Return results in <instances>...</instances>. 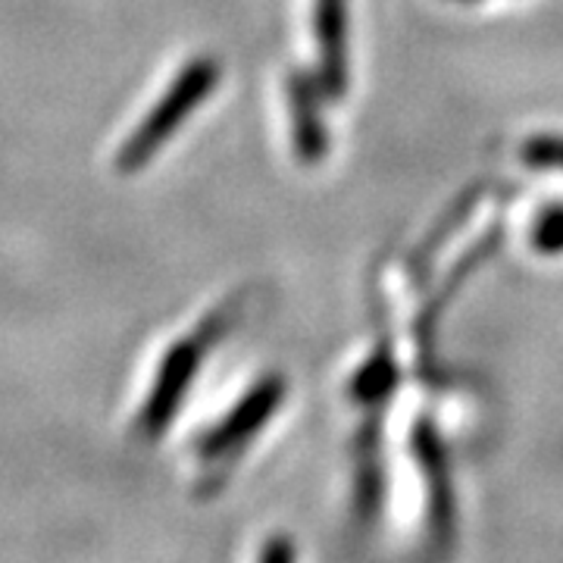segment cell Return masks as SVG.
<instances>
[{
  "label": "cell",
  "instance_id": "cell-1",
  "mask_svg": "<svg viewBox=\"0 0 563 563\" xmlns=\"http://www.w3.org/2000/svg\"><path fill=\"white\" fill-rule=\"evenodd\" d=\"M244 301L242 298H229V301L217 307L210 317H203L201 325L188 335V339H179L166 351V357L157 366V379L147 391V401L141 407L139 413V432L147 435V439H157L166 432L169 420L176 417V410L181 407V398L185 391L191 388L198 369H201L203 357L210 347L217 344L235 329V322L242 317Z\"/></svg>",
  "mask_w": 563,
  "mask_h": 563
},
{
  "label": "cell",
  "instance_id": "cell-2",
  "mask_svg": "<svg viewBox=\"0 0 563 563\" xmlns=\"http://www.w3.org/2000/svg\"><path fill=\"white\" fill-rule=\"evenodd\" d=\"M222 79V66L217 57H195L179 69V76L166 88L161 101L147 110V117L139 122V129L122 141L117 154L120 173H139L161 154V147L181 129L210 91H217Z\"/></svg>",
  "mask_w": 563,
  "mask_h": 563
},
{
  "label": "cell",
  "instance_id": "cell-3",
  "mask_svg": "<svg viewBox=\"0 0 563 563\" xmlns=\"http://www.w3.org/2000/svg\"><path fill=\"white\" fill-rule=\"evenodd\" d=\"M282 398H285V379L279 373L263 376L261 383L251 385V391L242 401L198 439V457L201 461H222V457L239 454V448L251 442L269 422V417L279 410Z\"/></svg>",
  "mask_w": 563,
  "mask_h": 563
},
{
  "label": "cell",
  "instance_id": "cell-4",
  "mask_svg": "<svg viewBox=\"0 0 563 563\" xmlns=\"http://www.w3.org/2000/svg\"><path fill=\"white\" fill-rule=\"evenodd\" d=\"M288 91V110H291V135H295V151L298 161L307 166H317L329 154V132L322 122V85L317 76H310L307 69H295L285 79Z\"/></svg>",
  "mask_w": 563,
  "mask_h": 563
},
{
  "label": "cell",
  "instance_id": "cell-5",
  "mask_svg": "<svg viewBox=\"0 0 563 563\" xmlns=\"http://www.w3.org/2000/svg\"><path fill=\"white\" fill-rule=\"evenodd\" d=\"M313 32L320 47V79L329 101H342L347 91V0H317Z\"/></svg>",
  "mask_w": 563,
  "mask_h": 563
},
{
  "label": "cell",
  "instance_id": "cell-6",
  "mask_svg": "<svg viewBox=\"0 0 563 563\" xmlns=\"http://www.w3.org/2000/svg\"><path fill=\"white\" fill-rule=\"evenodd\" d=\"M498 244H501V229H492L488 235H483L479 242L473 244L466 254H463V261L451 269V276L442 282V288H439V295L432 298V301L426 303L420 310V317H417V339H420L422 351H429L432 347V335H435V325L442 322L444 310L451 307V301L461 295V288L466 285V279L483 266L495 251H498Z\"/></svg>",
  "mask_w": 563,
  "mask_h": 563
},
{
  "label": "cell",
  "instance_id": "cell-7",
  "mask_svg": "<svg viewBox=\"0 0 563 563\" xmlns=\"http://www.w3.org/2000/svg\"><path fill=\"white\" fill-rule=\"evenodd\" d=\"M413 454L422 466V476L429 485V504H432V520L435 529H448L454 517V501H451V473H448V457H444L442 439L432 429V422L420 420L413 429Z\"/></svg>",
  "mask_w": 563,
  "mask_h": 563
},
{
  "label": "cell",
  "instance_id": "cell-8",
  "mask_svg": "<svg viewBox=\"0 0 563 563\" xmlns=\"http://www.w3.org/2000/svg\"><path fill=\"white\" fill-rule=\"evenodd\" d=\"M485 185L483 181H476L470 191H463L457 201L451 203L448 210H444L442 222L426 235L420 242V247L413 251V257H410V282H426V276H429V266H432V257L442 251L444 244H448V239L461 229L463 222L470 220V213L476 210V203H479V198H483Z\"/></svg>",
  "mask_w": 563,
  "mask_h": 563
},
{
  "label": "cell",
  "instance_id": "cell-9",
  "mask_svg": "<svg viewBox=\"0 0 563 563\" xmlns=\"http://www.w3.org/2000/svg\"><path fill=\"white\" fill-rule=\"evenodd\" d=\"M398 385V363H395V354H391V344L383 342L373 357L363 363L351 383V395L354 401L361 404H383Z\"/></svg>",
  "mask_w": 563,
  "mask_h": 563
},
{
  "label": "cell",
  "instance_id": "cell-10",
  "mask_svg": "<svg viewBox=\"0 0 563 563\" xmlns=\"http://www.w3.org/2000/svg\"><path fill=\"white\" fill-rule=\"evenodd\" d=\"M532 247L544 257L563 254V203H551L536 217L532 225Z\"/></svg>",
  "mask_w": 563,
  "mask_h": 563
},
{
  "label": "cell",
  "instance_id": "cell-11",
  "mask_svg": "<svg viewBox=\"0 0 563 563\" xmlns=\"http://www.w3.org/2000/svg\"><path fill=\"white\" fill-rule=\"evenodd\" d=\"M520 161L529 169H563V135H532L520 147Z\"/></svg>",
  "mask_w": 563,
  "mask_h": 563
},
{
  "label": "cell",
  "instance_id": "cell-12",
  "mask_svg": "<svg viewBox=\"0 0 563 563\" xmlns=\"http://www.w3.org/2000/svg\"><path fill=\"white\" fill-rule=\"evenodd\" d=\"M261 563H295V548L288 539H273V542L263 548Z\"/></svg>",
  "mask_w": 563,
  "mask_h": 563
},
{
  "label": "cell",
  "instance_id": "cell-13",
  "mask_svg": "<svg viewBox=\"0 0 563 563\" xmlns=\"http://www.w3.org/2000/svg\"><path fill=\"white\" fill-rule=\"evenodd\" d=\"M457 3H476V0H457Z\"/></svg>",
  "mask_w": 563,
  "mask_h": 563
}]
</instances>
